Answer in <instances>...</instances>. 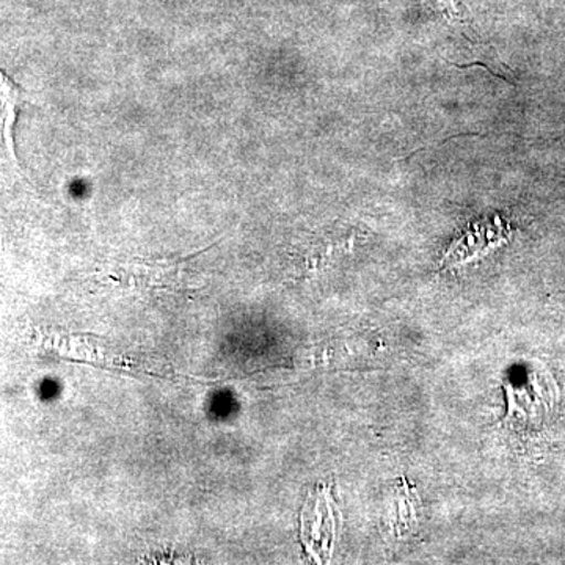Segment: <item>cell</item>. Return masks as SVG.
Masks as SVG:
<instances>
[{"label": "cell", "instance_id": "6da1fadb", "mask_svg": "<svg viewBox=\"0 0 565 565\" xmlns=\"http://www.w3.org/2000/svg\"><path fill=\"white\" fill-rule=\"evenodd\" d=\"M21 102V88L6 74L0 73V151L17 162L13 148V125L17 107Z\"/></svg>", "mask_w": 565, "mask_h": 565}, {"label": "cell", "instance_id": "7a4b0ae2", "mask_svg": "<svg viewBox=\"0 0 565 565\" xmlns=\"http://www.w3.org/2000/svg\"><path fill=\"white\" fill-rule=\"evenodd\" d=\"M430 6L437 7L438 10L444 11L446 14H452L456 13L455 10V3H452V0H430Z\"/></svg>", "mask_w": 565, "mask_h": 565}]
</instances>
